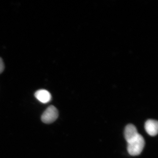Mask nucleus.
Listing matches in <instances>:
<instances>
[{"instance_id":"obj_2","label":"nucleus","mask_w":158,"mask_h":158,"mask_svg":"<svg viewBox=\"0 0 158 158\" xmlns=\"http://www.w3.org/2000/svg\"><path fill=\"white\" fill-rule=\"evenodd\" d=\"M59 116V112L53 106H49L45 110L41 116V119L43 122L46 124H50L56 120Z\"/></svg>"},{"instance_id":"obj_5","label":"nucleus","mask_w":158,"mask_h":158,"mask_svg":"<svg viewBox=\"0 0 158 158\" xmlns=\"http://www.w3.org/2000/svg\"><path fill=\"white\" fill-rule=\"evenodd\" d=\"M139 134L135 127L132 124L128 125L125 129V138L127 142L135 138Z\"/></svg>"},{"instance_id":"obj_1","label":"nucleus","mask_w":158,"mask_h":158,"mask_svg":"<svg viewBox=\"0 0 158 158\" xmlns=\"http://www.w3.org/2000/svg\"><path fill=\"white\" fill-rule=\"evenodd\" d=\"M127 151L130 155H139L142 152L145 145L144 138L139 134L137 137L127 142Z\"/></svg>"},{"instance_id":"obj_3","label":"nucleus","mask_w":158,"mask_h":158,"mask_svg":"<svg viewBox=\"0 0 158 158\" xmlns=\"http://www.w3.org/2000/svg\"><path fill=\"white\" fill-rule=\"evenodd\" d=\"M145 131L149 135L155 136L157 135L158 123L156 120L149 119L145 122L144 125Z\"/></svg>"},{"instance_id":"obj_4","label":"nucleus","mask_w":158,"mask_h":158,"mask_svg":"<svg viewBox=\"0 0 158 158\" xmlns=\"http://www.w3.org/2000/svg\"><path fill=\"white\" fill-rule=\"evenodd\" d=\"M35 97L39 101L42 103H47L50 101L52 95L48 90L40 89L37 90L35 93Z\"/></svg>"},{"instance_id":"obj_6","label":"nucleus","mask_w":158,"mask_h":158,"mask_svg":"<svg viewBox=\"0 0 158 158\" xmlns=\"http://www.w3.org/2000/svg\"><path fill=\"white\" fill-rule=\"evenodd\" d=\"M5 69V65L2 59L0 57V74L3 72Z\"/></svg>"}]
</instances>
